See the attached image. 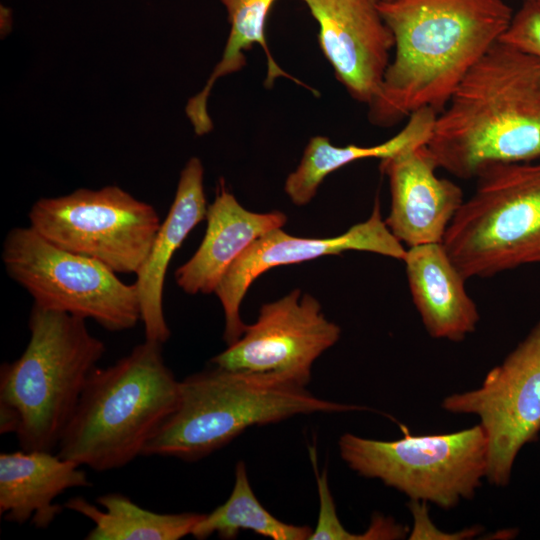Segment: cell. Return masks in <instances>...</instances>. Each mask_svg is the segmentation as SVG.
<instances>
[{"label":"cell","mask_w":540,"mask_h":540,"mask_svg":"<svg viewBox=\"0 0 540 540\" xmlns=\"http://www.w3.org/2000/svg\"><path fill=\"white\" fill-rule=\"evenodd\" d=\"M28 218L52 244L125 274L144 264L161 224L151 204L117 185L40 198Z\"/></svg>","instance_id":"9c48e42d"},{"label":"cell","mask_w":540,"mask_h":540,"mask_svg":"<svg viewBox=\"0 0 540 540\" xmlns=\"http://www.w3.org/2000/svg\"><path fill=\"white\" fill-rule=\"evenodd\" d=\"M2 261L35 305L92 319L112 332L132 329L141 321L134 283H124L95 259L52 244L31 226L8 232Z\"/></svg>","instance_id":"ba28073f"},{"label":"cell","mask_w":540,"mask_h":540,"mask_svg":"<svg viewBox=\"0 0 540 540\" xmlns=\"http://www.w3.org/2000/svg\"><path fill=\"white\" fill-rule=\"evenodd\" d=\"M319 494L318 522L313 529L309 540H359V539H396L399 535V526L394 520L376 515L371 525L362 534H353L347 531L337 517L333 496L331 495L327 473L316 472Z\"/></svg>","instance_id":"7402d4cb"},{"label":"cell","mask_w":540,"mask_h":540,"mask_svg":"<svg viewBox=\"0 0 540 540\" xmlns=\"http://www.w3.org/2000/svg\"><path fill=\"white\" fill-rule=\"evenodd\" d=\"M13 27V13L12 10L1 4L0 6V31L1 38H5L12 30Z\"/></svg>","instance_id":"d4e9b609"},{"label":"cell","mask_w":540,"mask_h":540,"mask_svg":"<svg viewBox=\"0 0 540 540\" xmlns=\"http://www.w3.org/2000/svg\"><path fill=\"white\" fill-rule=\"evenodd\" d=\"M436 169L427 144L405 148L380 160L391 195L390 211L384 220L407 248L443 243L465 200L461 187L438 177Z\"/></svg>","instance_id":"5bb4252c"},{"label":"cell","mask_w":540,"mask_h":540,"mask_svg":"<svg viewBox=\"0 0 540 540\" xmlns=\"http://www.w3.org/2000/svg\"><path fill=\"white\" fill-rule=\"evenodd\" d=\"M425 501L411 500L410 510L414 518V526L409 539H462L472 537L480 532L479 528L465 529L457 534L441 533L433 526L428 516Z\"/></svg>","instance_id":"cb8c5ba5"},{"label":"cell","mask_w":540,"mask_h":540,"mask_svg":"<svg viewBox=\"0 0 540 540\" xmlns=\"http://www.w3.org/2000/svg\"><path fill=\"white\" fill-rule=\"evenodd\" d=\"M438 168L475 179L497 163L540 158V58L497 41L437 114L427 142Z\"/></svg>","instance_id":"7a4b0ae2"},{"label":"cell","mask_w":540,"mask_h":540,"mask_svg":"<svg viewBox=\"0 0 540 540\" xmlns=\"http://www.w3.org/2000/svg\"><path fill=\"white\" fill-rule=\"evenodd\" d=\"M206 221L198 249L175 271L177 285L190 295L214 293L234 261L260 237L283 228L287 216L281 211L256 213L245 209L221 179Z\"/></svg>","instance_id":"9a60e30c"},{"label":"cell","mask_w":540,"mask_h":540,"mask_svg":"<svg viewBox=\"0 0 540 540\" xmlns=\"http://www.w3.org/2000/svg\"><path fill=\"white\" fill-rule=\"evenodd\" d=\"M96 503L103 509L77 496L64 507L94 523L86 540H178L191 535L204 514L157 513L144 509L121 493L99 496Z\"/></svg>","instance_id":"ffe728a7"},{"label":"cell","mask_w":540,"mask_h":540,"mask_svg":"<svg viewBox=\"0 0 540 540\" xmlns=\"http://www.w3.org/2000/svg\"><path fill=\"white\" fill-rule=\"evenodd\" d=\"M21 356L0 368V432L22 450L58 447L85 384L105 353L86 319L33 305Z\"/></svg>","instance_id":"277c9868"},{"label":"cell","mask_w":540,"mask_h":540,"mask_svg":"<svg viewBox=\"0 0 540 540\" xmlns=\"http://www.w3.org/2000/svg\"><path fill=\"white\" fill-rule=\"evenodd\" d=\"M523 2L535 3V4H538L540 6V0H523Z\"/></svg>","instance_id":"484cf974"},{"label":"cell","mask_w":540,"mask_h":540,"mask_svg":"<svg viewBox=\"0 0 540 540\" xmlns=\"http://www.w3.org/2000/svg\"><path fill=\"white\" fill-rule=\"evenodd\" d=\"M384 441L343 434L341 458L361 476L381 480L411 500L443 509L471 499L487 472V438L480 424L452 433L412 435Z\"/></svg>","instance_id":"52a82bcc"},{"label":"cell","mask_w":540,"mask_h":540,"mask_svg":"<svg viewBox=\"0 0 540 540\" xmlns=\"http://www.w3.org/2000/svg\"><path fill=\"white\" fill-rule=\"evenodd\" d=\"M366 409L318 398L306 387L214 366L179 383L174 411L142 456L197 461L255 425L295 415Z\"/></svg>","instance_id":"5b68a950"},{"label":"cell","mask_w":540,"mask_h":540,"mask_svg":"<svg viewBox=\"0 0 540 540\" xmlns=\"http://www.w3.org/2000/svg\"><path fill=\"white\" fill-rule=\"evenodd\" d=\"M346 251L371 252L403 261L407 248L397 240L383 220L379 199L365 221L343 234L327 238H305L274 229L252 243L229 267L215 289L225 316L223 339L233 344L244 333L240 305L251 284L264 272L278 266L298 264Z\"/></svg>","instance_id":"7c38bea8"},{"label":"cell","mask_w":540,"mask_h":540,"mask_svg":"<svg viewBox=\"0 0 540 540\" xmlns=\"http://www.w3.org/2000/svg\"><path fill=\"white\" fill-rule=\"evenodd\" d=\"M403 262L413 303L431 337L458 342L475 331L478 308L443 243L407 248Z\"/></svg>","instance_id":"ac0fdd59"},{"label":"cell","mask_w":540,"mask_h":540,"mask_svg":"<svg viewBox=\"0 0 540 540\" xmlns=\"http://www.w3.org/2000/svg\"><path fill=\"white\" fill-rule=\"evenodd\" d=\"M442 408L480 419L487 438V480L506 486L519 451L540 434V320L477 389L454 393Z\"/></svg>","instance_id":"30bf717a"},{"label":"cell","mask_w":540,"mask_h":540,"mask_svg":"<svg viewBox=\"0 0 540 540\" xmlns=\"http://www.w3.org/2000/svg\"><path fill=\"white\" fill-rule=\"evenodd\" d=\"M341 328L328 320L319 301L294 289L265 303L243 335L211 359L219 368L306 387L312 365L340 338Z\"/></svg>","instance_id":"8fae6325"},{"label":"cell","mask_w":540,"mask_h":540,"mask_svg":"<svg viewBox=\"0 0 540 540\" xmlns=\"http://www.w3.org/2000/svg\"><path fill=\"white\" fill-rule=\"evenodd\" d=\"M378 7L394 36V55L368 119L384 128L422 108L440 113L514 15L504 0H380Z\"/></svg>","instance_id":"6da1fadb"},{"label":"cell","mask_w":540,"mask_h":540,"mask_svg":"<svg viewBox=\"0 0 540 540\" xmlns=\"http://www.w3.org/2000/svg\"><path fill=\"white\" fill-rule=\"evenodd\" d=\"M160 343L146 340L90 374L58 444V455L98 472L121 468L143 451L176 408L179 383Z\"/></svg>","instance_id":"3957f363"},{"label":"cell","mask_w":540,"mask_h":540,"mask_svg":"<svg viewBox=\"0 0 540 540\" xmlns=\"http://www.w3.org/2000/svg\"><path fill=\"white\" fill-rule=\"evenodd\" d=\"M437 114L428 107L417 110L397 134L372 146H336L325 136L310 138L300 163L285 180V193L295 205L304 206L311 202L321 183L332 172L358 160H381L405 148L427 144Z\"/></svg>","instance_id":"d6986e66"},{"label":"cell","mask_w":540,"mask_h":540,"mask_svg":"<svg viewBox=\"0 0 540 540\" xmlns=\"http://www.w3.org/2000/svg\"><path fill=\"white\" fill-rule=\"evenodd\" d=\"M318 24L320 49L336 79L357 102L378 92L394 49L380 0H302Z\"/></svg>","instance_id":"4fadbf2b"},{"label":"cell","mask_w":540,"mask_h":540,"mask_svg":"<svg viewBox=\"0 0 540 540\" xmlns=\"http://www.w3.org/2000/svg\"><path fill=\"white\" fill-rule=\"evenodd\" d=\"M500 40L540 58V6L523 2Z\"/></svg>","instance_id":"603a6c76"},{"label":"cell","mask_w":540,"mask_h":540,"mask_svg":"<svg viewBox=\"0 0 540 540\" xmlns=\"http://www.w3.org/2000/svg\"><path fill=\"white\" fill-rule=\"evenodd\" d=\"M475 179L443 240L465 279L540 263V161L492 164Z\"/></svg>","instance_id":"8992f818"},{"label":"cell","mask_w":540,"mask_h":540,"mask_svg":"<svg viewBox=\"0 0 540 540\" xmlns=\"http://www.w3.org/2000/svg\"><path fill=\"white\" fill-rule=\"evenodd\" d=\"M77 463L52 451L22 450L0 454V514L5 521H31L46 529L64 505L55 499L70 488L91 486Z\"/></svg>","instance_id":"e0dca14e"},{"label":"cell","mask_w":540,"mask_h":540,"mask_svg":"<svg viewBox=\"0 0 540 540\" xmlns=\"http://www.w3.org/2000/svg\"><path fill=\"white\" fill-rule=\"evenodd\" d=\"M240 530H251L273 540L309 539L313 529L297 526L275 518L255 496L246 465L239 461L235 469V482L229 498L209 514H204L191 535L204 540L216 533L222 539H234Z\"/></svg>","instance_id":"44dd1931"},{"label":"cell","mask_w":540,"mask_h":540,"mask_svg":"<svg viewBox=\"0 0 540 540\" xmlns=\"http://www.w3.org/2000/svg\"><path fill=\"white\" fill-rule=\"evenodd\" d=\"M382 1H390V0H382Z\"/></svg>","instance_id":"4316f807"},{"label":"cell","mask_w":540,"mask_h":540,"mask_svg":"<svg viewBox=\"0 0 540 540\" xmlns=\"http://www.w3.org/2000/svg\"><path fill=\"white\" fill-rule=\"evenodd\" d=\"M207 209L204 167L198 157H191L180 172L174 200L159 226L149 254L135 274L146 340L163 344L170 337L163 310L167 269L189 233L206 219Z\"/></svg>","instance_id":"2e32d148"}]
</instances>
